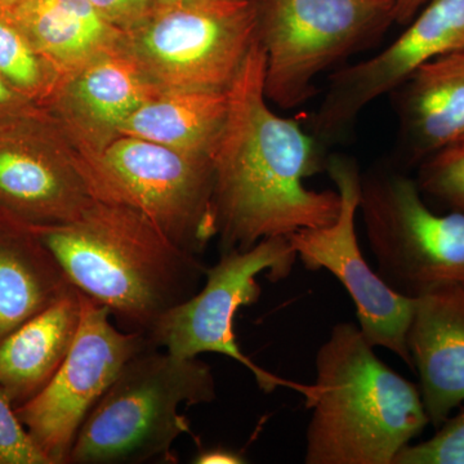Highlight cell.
<instances>
[{"instance_id":"cell-2","label":"cell","mask_w":464,"mask_h":464,"mask_svg":"<svg viewBox=\"0 0 464 464\" xmlns=\"http://www.w3.org/2000/svg\"><path fill=\"white\" fill-rule=\"evenodd\" d=\"M70 282L130 332L148 333L199 290L207 266L123 204L96 199L74 221L30 226Z\"/></svg>"},{"instance_id":"cell-11","label":"cell","mask_w":464,"mask_h":464,"mask_svg":"<svg viewBox=\"0 0 464 464\" xmlns=\"http://www.w3.org/2000/svg\"><path fill=\"white\" fill-rule=\"evenodd\" d=\"M326 173L341 197V210L333 224L304 228L288 237L307 270H328L340 280L355 304L359 326L374 347L395 353L413 368L406 334L414 298L391 289L362 255L356 235L362 170L355 159L343 154L326 158Z\"/></svg>"},{"instance_id":"cell-27","label":"cell","mask_w":464,"mask_h":464,"mask_svg":"<svg viewBox=\"0 0 464 464\" xmlns=\"http://www.w3.org/2000/svg\"><path fill=\"white\" fill-rule=\"evenodd\" d=\"M246 462V460L237 451L222 447L204 449L194 458V463L197 464H241Z\"/></svg>"},{"instance_id":"cell-28","label":"cell","mask_w":464,"mask_h":464,"mask_svg":"<svg viewBox=\"0 0 464 464\" xmlns=\"http://www.w3.org/2000/svg\"><path fill=\"white\" fill-rule=\"evenodd\" d=\"M429 0H391L395 12V24L406 25Z\"/></svg>"},{"instance_id":"cell-19","label":"cell","mask_w":464,"mask_h":464,"mask_svg":"<svg viewBox=\"0 0 464 464\" xmlns=\"http://www.w3.org/2000/svg\"><path fill=\"white\" fill-rule=\"evenodd\" d=\"M72 286L30 226L0 215V340Z\"/></svg>"},{"instance_id":"cell-16","label":"cell","mask_w":464,"mask_h":464,"mask_svg":"<svg viewBox=\"0 0 464 464\" xmlns=\"http://www.w3.org/2000/svg\"><path fill=\"white\" fill-rule=\"evenodd\" d=\"M390 94L402 161L420 166L464 136V51L433 58Z\"/></svg>"},{"instance_id":"cell-10","label":"cell","mask_w":464,"mask_h":464,"mask_svg":"<svg viewBox=\"0 0 464 464\" xmlns=\"http://www.w3.org/2000/svg\"><path fill=\"white\" fill-rule=\"evenodd\" d=\"M81 293V323L72 350L50 383L16 413L52 464L69 463L79 430L93 406L142 351L155 347L140 332L112 325L106 306Z\"/></svg>"},{"instance_id":"cell-5","label":"cell","mask_w":464,"mask_h":464,"mask_svg":"<svg viewBox=\"0 0 464 464\" xmlns=\"http://www.w3.org/2000/svg\"><path fill=\"white\" fill-rule=\"evenodd\" d=\"M395 24L391 0H258L265 92L283 110L304 105L316 79L368 48Z\"/></svg>"},{"instance_id":"cell-26","label":"cell","mask_w":464,"mask_h":464,"mask_svg":"<svg viewBox=\"0 0 464 464\" xmlns=\"http://www.w3.org/2000/svg\"><path fill=\"white\" fill-rule=\"evenodd\" d=\"M47 114L44 109L24 99L0 78V124Z\"/></svg>"},{"instance_id":"cell-21","label":"cell","mask_w":464,"mask_h":464,"mask_svg":"<svg viewBox=\"0 0 464 464\" xmlns=\"http://www.w3.org/2000/svg\"><path fill=\"white\" fill-rule=\"evenodd\" d=\"M0 78L24 99L44 110L63 79L3 11H0Z\"/></svg>"},{"instance_id":"cell-6","label":"cell","mask_w":464,"mask_h":464,"mask_svg":"<svg viewBox=\"0 0 464 464\" xmlns=\"http://www.w3.org/2000/svg\"><path fill=\"white\" fill-rule=\"evenodd\" d=\"M258 41V0H158L124 48L161 90L227 91Z\"/></svg>"},{"instance_id":"cell-9","label":"cell","mask_w":464,"mask_h":464,"mask_svg":"<svg viewBox=\"0 0 464 464\" xmlns=\"http://www.w3.org/2000/svg\"><path fill=\"white\" fill-rule=\"evenodd\" d=\"M297 258L286 237H267L249 249L221 253L219 261L207 267L203 288L164 314L148 333L149 340L155 347L188 359L204 353L230 357L248 369L266 393L289 387L304 395V384L283 380L253 362L240 350L234 331L237 311L261 297L259 275L279 282L289 276Z\"/></svg>"},{"instance_id":"cell-4","label":"cell","mask_w":464,"mask_h":464,"mask_svg":"<svg viewBox=\"0 0 464 464\" xmlns=\"http://www.w3.org/2000/svg\"><path fill=\"white\" fill-rule=\"evenodd\" d=\"M154 348L132 357L93 406L79 430L69 463H143L158 457L179 462L173 444L190 432L179 406L215 401V375L198 357Z\"/></svg>"},{"instance_id":"cell-8","label":"cell","mask_w":464,"mask_h":464,"mask_svg":"<svg viewBox=\"0 0 464 464\" xmlns=\"http://www.w3.org/2000/svg\"><path fill=\"white\" fill-rule=\"evenodd\" d=\"M359 210L377 274L391 289L415 298L464 283V213L433 212L417 179L390 167L362 172Z\"/></svg>"},{"instance_id":"cell-22","label":"cell","mask_w":464,"mask_h":464,"mask_svg":"<svg viewBox=\"0 0 464 464\" xmlns=\"http://www.w3.org/2000/svg\"><path fill=\"white\" fill-rule=\"evenodd\" d=\"M415 179L423 195L464 213V136L424 159Z\"/></svg>"},{"instance_id":"cell-18","label":"cell","mask_w":464,"mask_h":464,"mask_svg":"<svg viewBox=\"0 0 464 464\" xmlns=\"http://www.w3.org/2000/svg\"><path fill=\"white\" fill-rule=\"evenodd\" d=\"M81 323V293L72 286L0 340V387L14 408L48 383L72 350Z\"/></svg>"},{"instance_id":"cell-15","label":"cell","mask_w":464,"mask_h":464,"mask_svg":"<svg viewBox=\"0 0 464 464\" xmlns=\"http://www.w3.org/2000/svg\"><path fill=\"white\" fill-rule=\"evenodd\" d=\"M406 343L430 423L439 429L464 402V283L440 284L414 298Z\"/></svg>"},{"instance_id":"cell-20","label":"cell","mask_w":464,"mask_h":464,"mask_svg":"<svg viewBox=\"0 0 464 464\" xmlns=\"http://www.w3.org/2000/svg\"><path fill=\"white\" fill-rule=\"evenodd\" d=\"M227 106V91L161 90L127 119L121 136L212 157Z\"/></svg>"},{"instance_id":"cell-23","label":"cell","mask_w":464,"mask_h":464,"mask_svg":"<svg viewBox=\"0 0 464 464\" xmlns=\"http://www.w3.org/2000/svg\"><path fill=\"white\" fill-rule=\"evenodd\" d=\"M393 464H464V409L431 439L402 449Z\"/></svg>"},{"instance_id":"cell-24","label":"cell","mask_w":464,"mask_h":464,"mask_svg":"<svg viewBox=\"0 0 464 464\" xmlns=\"http://www.w3.org/2000/svg\"><path fill=\"white\" fill-rule=\"evenodd\" d=\"M0 464H52L21 422L16 408L0 387Z\"/></svg>"},{"instance_id":"cell-17","label":"cell","mask_w":464,"mask_h":464,"mask_svg":"<svg viewBox=\"0 0 464 464\" xmlns=\"http://www.w3.org/2000/svg\"><path fill=\"white\" fill-rule=\"evenodd\" d=\"M3 12L63 78L123 48L125 33L88 0H20Z\"/></svg>"},{"instance_id":"cell-14","label":"cell","mask_w":464,"mask_h":464,"mask_svg":"<svg viewBox=\"0 0 464 464\" xmlns=\"http://www.w3.org/2000/svg\"><path fill=\"white\" fill-rule=\"evenodd\" d=\"M160 91L123 44L61 79L45 111L82 158L92 159L119 139L127 119Z\"/></svg>"},{"instance_id":"cell-13","label":"cell","mask_w":464,"mask_h":464,"mask_svg":"<svg viewBox=\"0 0 464 464\" xmlns=\"http://www.w3.org/2000/svg\"><path fill=\"white\" fill-rule=\"evenodd\" d=\"M405 30L375 56L340 67L310 118L322 142L341 137L366 106L390 94L433 58L464 51V0H429Z\"/></svg>"},{"instance_id":"cell-7","label":"cell","mask_w":464,"mask_h":464,"mask_svg":"<svg viewBox=\"0 0 464 464\" xmlns=\"http://www.w3.org/2000/svg\"><path fill=\"white\" fill-rule=\"evenodd\" d=\"M83 160L96 199L139 210L182 249L199 256L216 237L212 157L121 136Z\"/></svg>"},{"instance_id":"cell-1","label":"cell","mask_w":464,"mask_h":464,"mask_svg":"<svg viewBox=\"0 0 464 464\" xmlns=\"http://www.w3.org/2000/svg\"><path fill=\"white\" fill-rule=\"evenodd\" d=\"M265 74L257 41L228 87L227 114L212 152L213 215L222 253L324 227L340 215L337 190L304 185L325 170L322 141L270 108Z\"/></svg>"},{"instance_id":"cell-12","label":"cell","mask_w":464,"mask_h":464,"mask_svg":"<svg viewBox=\"0 0 464 464\" xmlns=\"http://www.w3.org/2000/svg\"><path fill=\"white\" fill-rule=\"evenodd\" d=\"M94 200L83 158L48 112L0 124V215L67 224Z\"/></svg>"},{"instance_id":"cell-29","label":"cell","mask_w":464,"mask_h":464,"mask_svg":"<svg viewBox=\"0 0 464 464\" xmlns=\"http://www.w3.org/2000/svg\"><path fill=\"white\" fill-rule=\"evenodd\" d=\"M20 0H0V11H5V9L11 8L12 5H16Z\"/></svg>"},{"instance_id":"cell-25","label":"cell","mask_w":464,"mask_h":464,"mask_svg":"<svg viewBox=\"0 0 464 464\" xmlns=\"http://www.w3.org/2000/svg\"><path fill=\"white\" fill-rule=\"evenodd\" d=\"M116 29L130 33L141 25L158 0H88Z\"/></svg>"},{"instance_id":"cell-3","label":"cell","mask_w":464,"mask_h":464,"mask_svg":"<svg viewBox=\"0 0 464 464\" xmlns=\"http://www.w3.org/2000/svg\"><path fill=\"white\" fill-rule=\"evenodd\" d=\"M307 464H393L430 423L420 387L386 362L359 325L338 323L316 353Z\"/></svg>"}]
</instances>
